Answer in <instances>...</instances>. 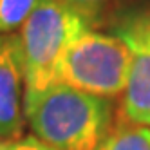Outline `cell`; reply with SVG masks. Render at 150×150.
I'll return each mask as SVG.
<instances>
[{
  "mask_svg": "<svg viewBox=\"0 0 150 150\" xmlns=\"http://www.w3.org/2000/svg\"><path fill=\"white\" fill-rule=\"evenodd\" d=\"M112 103L56 83L24 103L35 137L54 150H96L112 128Z\"/></svg>",
  "mask_w": 150,
  "mask_h": 150,
  "instance_id": "obj_1",
  "label": "cell"
},
{
  "mask_svg": "<svg viewBox=\"0 0 150 150\" xmlns=\"http://www.w3.org/2000/svg\"><path fill=\"white\" fill-rule=\"evenodd\" d=\"M91 29V11L63 0H40L18 31L24 103L56 85L67 49Z\"/></svg>",
  "mask_w": 150,
  "mask_h": 150,
  "instance_id": "obj_2",
  "label": "cell"
},
{
  "mask_svg": "<svg viewBox=\"0 0 150 150\" xmlns=\"http://www.w3.org/2000/svg\"><path fill=\"white\" fill-rule=\"evenodd\" d=\"M130 62V49L120 35L89 29L67 49L56 83L101 98H114L125 92Z\"/></svg>",
  "mask_w": 150,
  "mask_h": 150,
  "instance_id": "obj_3",
  "label": "cell"
},
{
  "mask_svg": "<svg viewBox=\"0 0 150 150\" xmlns=\"http://www.w3.org/2000/svg\"><path fill=\"white\" fill-rule=\"evenodd\" d=\"M130 49V72L121 101V120L150 127V15L127 18L116 29Z\"/></svg>",
  "mask_w": 150,
  "mask_h": 150,
  "instance_id": "obj_4",
  "label": "cell"
},
{
  "mask_svg": "<svg viewBox=\"0 0 150 150\" xmlns=\"http://www.w3.org/2000/svg\"><path fill=\"white\" fill-rule=\"evenodd\" d=\"M24 76L20 42L15 35H0V141H15L24 127Z\"/></svg>",
  "mask_w": 150,
  "mask_h": 150,
  "instance_id": "obj_5",
  "label": "cell"
},
{
  "mask_svg": "<svg viewBox=\"0 0 150 150\" xmlns=\"http://www.w3.org/2000/svg\"><path fill=\"white\" fill-rule=\"evenodd\" d=\"M96 150H150V127L121 120Z\"/></svg>",
  "mask_w": 150,
  "mask_h": 150,
  "instance_id": "obj_6",
  "label": "cell"
},
{
  "mask_svg": "<svg viewBox=\"0 0 150 150\" xmlns=\"http://www.w3.org/2000/svg\"><path fill=\"white\" fill-rule=\"evenodd\" d=\"M40 0H0V35H13L35 11Z\"/></svg>",
  "mask_w": 150,
  "mask_h": 150,
  "instance_id": "obj_7",
  "label": "cell"
},
{
  "mask_svg": "<svg viewBox=\"0 0 150 150\" xmlns=\"http://www.w3.org/2000/svg\"><path fill=\"white\" fill-rule=\"evenodd\" d=\"M11 150H54V148L45 145L44 141H40V139L35 137V136H27V137L13 141Z\"/></svg>",
  "mask_w": 150,
  "mask_h": 150,
  "instance_id": "obj_8",
  "label": "cell"
},
{
  "mask_svg": "<svg viewBox=\"0 0 150 150\" xmlns=\"http://www.w3.org/2000/svg\"><path fill=\"white\" fill-rule=\"evenodd\" d=\"M63 2L72 4L76 7H81V9H87V11H92L94 6H100V4L107 2V0H63Z\"/></svg>",
  "mask_w": 150,
  "mask_h": 150,
  "instance_id": "obj_9",
  "label": "cell"
},
{
  "mask_svg": "<svg viewBox=\"0 0 150 150\" xmlns=\"http://www.w3.org/2000/svg\"><path fill=\"white\" fill-rule=\"evenodd\" d=\"M13 141H0V150H11Z\"/></svg>",
  "mask_w": 150,
  "mask_h": 150,
  "instance_id": "obj_10",
  "label": "cell"
}]
</instances>
